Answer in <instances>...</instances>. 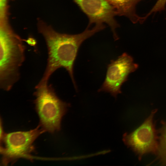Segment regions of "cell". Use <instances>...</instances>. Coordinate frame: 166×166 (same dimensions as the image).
<instances>
[{
    "label": "cell",
    "instance_id": "obj_1",
    "mask_svg": "<svg viewBox=\"0 0 166 166\" xmlns=\"http://www.w3.org/2000/svg\"><path fill=\"white\" fill-rule=\"evenodd\" d=\"M37 25L38 31L45 41L48 57L43 75L35 87L48 85L53 73L58 69L63 68L67 71L77 89L73 68L79 48L85 40L102 30L105 26L103 24H96L92 29L87 28L80 34H69L58 32L40 19H38Z\"/></svg>",
    "mask_w": 166,
    "mask_h": 166
},
{
    "label": "cell",
    "instance_id": "obj_2",
    "mask_svg": "<svg viewBox=\"0 0 166 166\" xmlns=\"http://www.w3.org/2000/svg\"><path fill=\"white\" fill-rule=\"evenodd\" d=\"M8 21L0 22V88L9 91L20 77L26 47Z\"/></svg>",
    "mask_w": 166,
    "mask_h": 166
},
{
    "label": "cell",
    "instance_id": "obj_3",
    "mask_svg": "<svg viewBox=\"0 0 166 166\" xmlns=\"http://www.w3.org/2000/svg\"><path fill=\"white\" fill-rule=\"evenodd\" d=\"M35 89L34 103L39 118V125L45 132L52 133L59 131L62 118L70 104L58 97L51 85Z\"/></svg>",
    "mask_w": 166,
    "mask_h": 166
},
{
    "label": "cell",
    "instance_id": "obj_4",
    "mask_svg": "<svg viewBox=\"0 0 166 166\" xmlns=\"http://www.w3.org/2000/svg\"><path fill=\"white\" fill-rule=\"evenodd\" d=\"M45 131L39 125L27 131H18L4 133L0 137V153L4 165L20 158H28L34 151L33 144Z\"/></svg>",
    "mask_w": 166,
    "mask_h": 166
},
{
    "label": "cell",
    "instance_id": "obj_5",
    "mask_svg": "<svg viewBox=\"0 0 166 166\" xmlns=\"http://www.w3.org/2000/svg\"><path fill=\"white\" fill-rule=\"evenodd\" d=\"M156 112L153 110L143 124L133 132L123 135L125 144L140 158L145 154L157 151V136L153 121Z\"/></svg>",
    "mask_w": 166,
    "mask_h": 166
},
{
    "label": "cell",
    "instance_id": "obj_6",
    "mask_svg": "<svg viewBox=\"0 0 166 166\" xmlns=\"http://www.w3.org/2000/svg\"><path fill=\"white\" fill-rule=\"evenodd\" d=\"M138 67L132 57L126 53H124L116 60H111L108 66L105 81L98 92L109 93L116 98L121 93V86L128 80L129 74Z\"/></svg>",
    "mask_w": 166,
    "mask_h": 166
},
{
    "label": "cell",
    "instance_id": "obj_7",
    "mask_svg": "<svg viewBox=\"0 0 166 166\" xmlns=\"http://www.w3.org/2000/svg\"><path fill=\"white\" fill-rule=\"evenodd\" d=\"M80 9L88 17V27L93 23L103 24L105 23L109 26L115 40L118 38L116 29L119 25L115 19L117 15L113 7L105 0H73Z\"/></svg>",
    "mask_w": 166,
    "mask_h": 166
},
{
    "label": "cell",
    "instance_id": "obj_8",
    "mask_svg": "<svg viewBox=\"0 0 166 166\" xmlns=\"http://www.w3.org/2000/svg\"><path fill=\"white\" fill-rule=\"evenodd\" d=\"M115 10L117 15L128 18L133 23L141 22L135 12L136 4L141 0H105Z\"/></svg>",
    "mask_w": 166,
    "mask_h": 166
},
{
    "label": "cell",
    "instance_id": "obj_9",
    "mask_svg": "<svg viewBox=\"0 0 166 166\" xmlns=\"http://www.w3.org/2000/svg\"><path fill=\"white\" fill-rule=\"evenodd\" d=\"M160 133L157 152L161 164L166 165V122L161 128Z\"/></svg>",
    "mask_w": 166,
    "mask_h": 166
},
{
    "label": "cell",
    "instance_id": "obj_10",
    "mask_svg": "<svg viewBox=\"0 0 166 166\" xmlns=\"http://www.w3.org/2000/svg\"><path fill=\"white\" fill-rule=\"evenodd\" d=\"M8 0H0V22L8 21Z\"/></svg>",
    "mask_w": 166,
    "mask_h": 166
},
{
    "label": "cell",
    "instance_id": "obj_11",
    "mask_svg": "<svg viewBox=\"0 0 166 166\" xmlns=\"http://www.w3.org/2000/svg\"><path fill=\"white\" fill-rule=\"evenodd\" d=\"M166 3V0H158L152 10L144 17L145 18H147V17L153 12L160 11L164 9Z\"/></svg>",
    "mask_w": 166,
    "mask_h": 166
},
{
    "label": "cell",
    "instance_id": "obj_12",
    "mask_svg": "<svg viewBox=\"0 0 166 166\" xmlns=\"http://www.w3.org/2000/svg\"><path fill=\"white\" fill-rule=\"evenodd\" d=\"M23 41L26 42L28 44L32 46H34L36 44L35 39L32 38H29L27 40L23 39Z\"/></svg>",
    "mask_w": 166,
    "mask_h": 166
}]
</instances>
